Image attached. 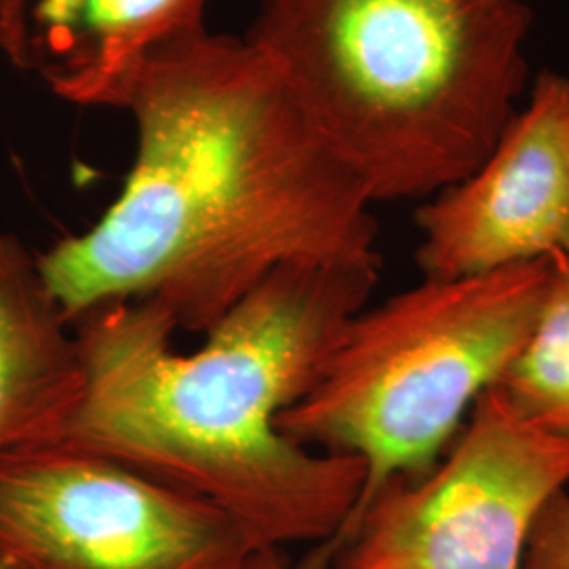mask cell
Returning <instances> with one entry per match:
<instances>
[{
    "label": "cell",
    "instance_id": "obj_1",
    "mask_svg": "<svg viewBox=\"0 0 569 569\" xmlns=\"http://www.w3.org/2000/svg\"><path fill=\"white\" fill-rule=\"evenodd\" d=\"M136 159L81 234L37 256L63 317L161 306L207 333L284 266L380 270L371 199L247 39L207 28L154 53L122 89Z\"/></svg>",
    "mask_w": 569,
    "mask_h": 569
},
{
    "label": "cell",
    "instance_id": "obj_2",
    "mask_svg": "<svg viewBox=\"0 0 569 569\" xmlns=\"http://www.w3.org/2000/svg\"><path fill=\"white\" fill-rule=\"evenodd\" d=\"M380 270L284 266L199 348L173 346L161 306L119 302L77 319L82 390L51 443L84 449L207 500L256 547H326L357 509L366 468L289 439L279 420L323 371Z\"/></svg>",
    "mask_w": 569,
    "mask_h": 569
},
{
    "label": "cell",
    "instance_id": "obj_3",
    "mask_svg": "<svg viewBox=\"0 0 569 569\" xmlns=\"http://www.w3.org/2000/svg\"><path fill=\"white\" fill-rule=\"evenodd\" d=\"M531 21L523 0H264L247 41L380 203L486 161L528 82Z\"/></svg>",
    "mask_w": 569,
    "mask_h": 569
},
{
    "label": "cell",
    "instance_id": "obj_4",
    "mask_svg": "<svg viewBox=\"0 0 569 569\" xmlns=\"http://www.w3.org/2000/svg\"><path fill=\"white\" fill-rule=\"evenodd\" d=\"M552 258L420 283L361 308L323 371L279 427L306 448L346 453L366 486L345 529L395 481L435 467L496 388L545 298Z\"/></svg>",
    "mask_w": 569,
    "mask_h": 569
},
{
    "label": "cell",
    "instance_id": "obj_5",
    "mask_svg": "<svg viewBox=\"0 0 569 569\" xmlns=\"http://www.w3.org/2000/svg\"><path fill=\"white\" fill-rule=\"evenodd\" d=\"M566 489L569 439L491 388L435 467L376 493L308 569H523L540 515Z\"/></svg>",
    "mask_w": 569,
    "mask_h": 569
},
{
    "label": "cell",
    "instance_id": "obj_6",
    "mask_svg": "<svg viewBox=\"0 0 569 569\" xmlns=\"http://www.w3.org/2000/svg\"><path fill=\"white\" fill-rule=\"evenodd\" d=\"M256 547L226 512L63 443L0 460V561L11 569H241Z\"/></svg>",
    "mask_w": 569,
    "mask_h": 569
},
{
    "label": "cell",
    "instance_id": "obj_7",
    "mask_svg": "<svg viewBox=\"0 0 569 569\" xmlns=\"http://www.w3.org/2000/svg\"><path fill=\"white\" fill-rule=\"evenodd\" d=\"M427 279L479 277L561 251L569 228V79L542 72L486 161L416 211Z\"/></svg>",
    "mask_w": 569,
    "mask_h": 569
},
{
    "label": "cell",
    "instance_id": "obj_8",
    "mask_svg": "<svg viewBox=\"0 0 569 569\" xmlns=\"http://www.w3.org/2000/svg\"><path fill=\"white\" fill-rule=\"evenodd\" d=\"M209 0H0V49L63 102L117 108L154 53L204 30Z\"/></svg>",
    "mask_w": 569,
    "mask_h": 569
},
{
    "label": "cell",
    "instance_id": "obj_9",
    "mask_svg": "<svg viewBox=\"0 0 569 569\" xmlns=\"http://www.w3.org/2000/svg\"><path fill=\"white\" fill-rule=\"evenodd\" d=\"M82 361L74 326L42 283L37 256L0 234V460L51 443L79 403Z\"/></svg>",
    "mask_w": 569,
    "mask_h": 569
},
{
    "label": "cell",
    "instance_id": "obj_10",
    "mask_svg": "<svg viewBox=\"0 0 569 569\" xmlns=\"http://www.w3.org/2000/svg\"><path fill=\"white\" fill-rule=\"evenodd\" d=\"M496 388L536 427L569 439V258L552 256L549 284Z\"/></svg>",
    "mask_w": 569,
    "mask_h": 569
},
{
    "label": "cell",
    "instance_id": "obj_11",
    "mask_svg": "<svg viewBox=\"0 0 569 569\" xmlns=\"http://www.w3.org/2000/svg\"><path fill=\"white\" fill-rule=\"evenodd\" d=\"M523 569H569V489L540 515L529 538Z\"/></svg>",
    "mask_w": 569,
    "mask_h": 569
},
{
    "label": "cell",
    "instance_id": "obj_12",
    "mask_svg": "<svg viewBox=\"0 0 569 569\" xmlns=\"http://www.w3.org/2000/svg\"><path fill=\"white\" fill-rule=\"evenodd\" d=\"M241 569H291L283 561V557L279 555V549H256L243 563Z\"/></svg>",
    "mask_w": 569,
    "mask_h": 569
},
{
    "label": "cell",
    "instance_id": "obj_13",
    "mask_svg": "<svg viewBox=\"0 0 569 569\" xmlns=\"http://www.w3.org/2000/svg\"><path fill=\"white\" fill-rule=\"evenodd\" d=\"M561 251L566 253L569 258V228H568V234H566V241H563V247H561Z\"/></svg>",
    "mask_w": 569,
    "mask_h": 569
},
{
    "label": "cell",
    "instance_id": "obj_14",
    "mask_svg": "<svg viewBox=\"0 0 569 569\" xmlns=\"http://www.w3.org/2000/svg\"><path fill=\"white\" fill-rule=\"evenodd\" d=\"M0 569H11V568H7V566H4V563H2V561H0Z\"/></svg>",
    "mask_w": 569,
    "mask_h": 569
}]
</instances>
